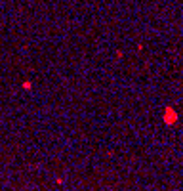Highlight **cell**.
Wrapping results in <instances>:
<instances>
[{"label": "cell", "instance_id": "obj_1", "mask_svg": "<svg viewBox=\"0 0 183 191\" xmlns=\"http://www.w3.org/2000/svg\"><path fill=\"white\" fill-rule=\"evenodd\" d=\"M166 123H175V113L174 111H166Z\"/></svg>", "mask_w": 183, "mask_h": 191}]
</instances>
